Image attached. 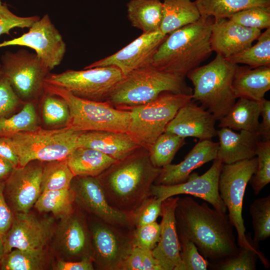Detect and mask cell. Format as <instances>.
I'll return each instance as SVG.
<instances>
[{"label":"cell","instance_id":"1","mask_svg":"<svg viewBox=\"0 0 270 270\" xmlns=\"http://www.w3.org/2000/svg\"><path fill=\"white\" fill-rule=\"evenodd\" d=\"M178 234H182L196 246L209 262H214L237 254L233 226L228 215L200 204L190 196L178 198L175 210Z\"/></svg>","mask_w":270,"mask_h":270},{"label":"cell","instance_id":"2","mask_svg":"<svg viewBox=\"0 0 270 270\" xmlns=\"http://www.w3.org/2000/svg\"><path fill=\"white\" fill-rule=\"evenodd\" d=\"M161 168L152 164L148 150L141 146L96 178L109 204L131 216L151 196V186Z\"/></svg>","mask_w":270,"mask_h":270},{"label":"cell","instance_id":"3","mask_svg":"<svg viewBox=\"0 0 270 270\" xmlns=\"http://www.w3.org/2000/svg\"><path fill=\"white\" fill-rule=\"evenodd\" d=\"M213 18H200L168 34L156 50L152 64L184 77L211 54L210 26Z\"/></svg>","mask_w":270,"mask_h":270},{"label":"cell","instance_id":"4","mask_svg":"<svg viewBox=\"0 0 270 270\" xmlns=\"http://www.w3.org/2000/svg\"><path fill=\"white\" fill-rule=\"evenodd\" d=\"M184 78L150 64L124 76L105 102L115 108L126 110L152 101L164 92L192 95V89Z\"/></svg>","mask_w":270,"mask_h":270},{"label":"cell","instance_id":"5","mask_svg":"<svg viewBox=\"0 0 270 270\" xmlns=\"http://www.w3.org/2000/svg\"><path fill=\"white\" fill-rule=\"evenodd\" d=\"M238 64L216 54L210 63L198 66L186 75L192 82V100L220 120L230 110L237 99L232 82Z\"/></svg>","mask_w":270,"mask_h":270},{"label":"cell","instance_id":"6","mask_svg":"<svg viewBox=\"0 0 270 270\" xmlns=\"http://www.w3.org/2000/svg\"><path fill=\"white\" fill-rule=\"evenodd\" d=\"M44 92L56 95L67 103L70 116L65 126L78 132L106 130L127 132L130 112L106 102L77 97L64 88L44 83Z\"/></svg>","mask_w":270,"mask_h":270},{"label":"cell","instance_id":"7","mask_svg":"<svg viewBox=\"0 0 270 270\" xmlns=\"http://www.w3.org/2000/svg\"><path fill=\"white\" fill-rule=\"evenodd\" d=\"M258 158L255 156L230 164H223L218 180L220 196L228 210L230 222L236 231L239 247L256 252L266 268L269 262L264 254L252 244L246 234L242 205L246 186L256 172Z\"/></svg>","mask_w":270,"mask_h":270},{"label":"cell","instance_id":"8","mask_svg":"<svg viewBox=\"0 0 270 270\" xmlns=\"http://www.w3.org/2000/svg\"><path fill=\"white\" fill-rule=\"evenodd\" d=\"M82 132L66 126L54 129L36 128L11 137L18 156V166L33 160L47 162L65 160L78 146Z\"/></svg>","mask_w":270,"mask_h":270},{"label":"cell","instance_id":"9","mask_svg":"<svg viewBox=\"0 0 270 270\" xmlns=\"http://www.w3.org/2000/svg\"><path fill=\"white\" fill-rule=\"evenodd\" d=\"M192 95L164 92L155 100L126 109L130 112L127 133L142 147L148 148L163 134L179 109Z\"/></svg>","mask_w":270,"mask_h":270},{"label":"cell","instance_id":"10","mask_svg":"<svg viewBox=\"0 0 270 270\" xmlns=\"http://www.w3.org/2000/svg\"><path fill=\"white\" fill-rule=\"evenodd\" d=\"M90 216L88 222L92 237L94 268L120 270L135 247L136 227L113 224Z\"/></svg>","mask_w":270,"mask_h":270},{"label":"cell","instance_id":"11","mask_svg":"<svg viewBox=\"0 0 270 270\" xmlns=\"http://www.w3.org/2000/svg\"><path fill=\"white\" fill-rule=\"evenodd\" d=\"M0 72L24 103L36 102L44 94L50 70L35 53L20 49L6 52L1 57Z\"/></svg>","mask_w":270,"mask_h":270},{"label":"cell","instance_id":"12","mask_svg":"<svg viewBox=\"0 0 270 270\" xmlns=\"http://www.w3.org/2000/svg\"><path fill=\"white\" fill-rule=\"evenodd\" d=\"M123 76L118 68L110 66L49 74L44 83L62 88L82 98L105 102L110 91Z\"/></svg>","mask_w":270,"mask_h":270},{"label":"cell","instance_id":"13","mask_svg":"<svg viewBox=\"0 0 270 270\" xmlns=\"http://www.w3.org/2000/svg\"><path fill=\"white\" fill-rule=\"evenodd\" d=\"M10 46L34 50L50 71L61 63L66 52V43L47 14L36 21L28 32L0 43V48Z\"/></svg>","mask_w":270,"mask_h":270},{"label":"cell","instance_id":"14","mask_svg":"<svg viewBox=\"0 0 270 270\" xmlns=\"http://www.w3.org/2000/svg\"><path fill=\"white\" fill-rule=\"evenodd\" d=\"M223 164L216 158L205 173L199 176L192 172L182 183L167 186L153 184L150 188V195L162 201L171 196L188 194L200 198L210 204L214 208L226 213V208L218 192V180Z\"/></svg>","mask_w":270,"mask_h":270},{"label":"cell","instance_id":"15","mask_svg":"<svg viewBox=\"0 0 270 270\" xmlns=\"http://www.w3.org/2000/svg\"><path fill=\"white\" fill-rule=\"evenodd\" d=\"M44 162L33 160L14 168L4 181V193L13 214L27 213L41 194Z\"/></svg>","mask_w":270,"mask_h":270},{"label":"cell","instance_id":"16","mask_svg":"<svg viewBox=\"0 0 270 270\" xmlns=\"http://www.w3.org/2000/svg\"><path fill=\"white\" fill-rule=\"evenodd\" d=\"M70 188L74 195V202L88 214L111 224L134 226L130 216L109 204L96 177L74 176Z\"/></svg>","mask_w":270,"mask_h":270},{"label":"cell","instance_id":"17","mask_svg":"<svg viewBox=\"0 0 270 270\" xmlns=\"http://www.w3.org/2000/svg\"><path fill=\"white\" fill-rule=\"evenodd\" d=\"M53 232L51 219L38 218L29 212L14 213L12 224L2 238L4 252L13 248L44 249Z\"/></svg>","mask_w":270,"mask_h":270},{"label":"cell","instance_id":"18","mask_svg":"<svg viewBox=\"0 0 270 270\" xmlns=\"http://www.w3.org/2000/svg\"><path fill=\"white\" fill-rule=\"evenodd\" d=\"M167 35L160 30L142 33L118 52L86 66L84 69L114 66L125 76L142 67L152 64L153 56Z\"/></svg>","mask_w":270,"mask_h":270},{"label":"cell","instance_id":"19","mask_svg":"<svg viewBox=\"0 0 270 270\" xmlns=\"http://www.w3.org/2000/svg\"><path fill=\"white\" fill-rule=\"evenodd\" d=\"M79 208V210L74 209L70 215L61 218L56 231V247L68 258L66 260L85 258L92 260V237L88 220Z\"/></svg>","mask_w":270,"mask_h":270},{"label":"cell","instance_id":"20","mask_svg":"<svg viewBox=\"0 0 270 270\" xmlns=\"http://www.w3.org/2000/svg\"><path fill=\"white\" fill-rule=\"evenodd\" d=\"M178 198L179 196H171L162 202L160 238L152 252L162 270H184L175 218Z\"/></svg>","mask_w":270,"mask_h":270},{"label":"cell","instance_id":"21","mask_svg":"<svg viewBox=\"0 0 270 270\" xmlns=\"http://www.w3.org/2000/svg\"><path fill=\"white\" fill-rule=\"evenodd\" d=\"M214 116L192 100L182 106L168 124L165 132L183 138L212 140L216 136Z\"/></svg>","mask_w":270,"mask_h":270},{"label":"cell","instance_id":"22","mask_svg":"<svg viewBox=\"0 0 270 270\" xmlns=\"http://www.w3.org/2000/svg\"><path fill=\"white\" fill-rule=\"evenodd\" d=\"M210 30L212 52L226 58L251 46L262 33L260 30L242 26L228 18H213Z\"/></svg>","mask_w":270,"mask_h":270},{"label":"cell","instance_id":"23","mask_svg":"<svg viewBox=\"0 0 270 270\" xmlns=\"http://www.w3.org/2000/svg\"><path fill=\"white\" fill-rule=\"evenodd\" d=\"M218 146V142L212 140H200L182 162L162 167L154 184L167 186L186 182L194 170L216 158Z\"/></svg>","mask_w":270,"mask_h":270},{"label":"cell","instance_id":"24","mask_svg":"<svg viewBox=\"0 0 270 270\" xmlns=\"http://www.w3.org/2000/svg\"><path fill=\"white\" fill-rule=\"evenodd\" d=\"M78 146L93 148L118 160L141 147L126 132L106 130L82 132Z\"/></svg>","mask_w":270,"mask_h":270},{"label":"cell","instance_id":"25","mask_svg":"<svg viewBox=\"0 0 270 270\" xmlns=\"http://www.w3.org/2000/svg\"><path fill=\"white\" fill-rule=\"evenodd\" d=\"M216 136L219 140L216 158L224 164L256 156L257 144L260 140L258 133L244 130L237 133L222 128L217 130Z\"/></svg>","mask_w":270,"mask_h":270},{"label":"cell","instance_id":"26","mask_svg":"<svg viewBox=\"0 0 270 270\" xmlns=\"http://www.w3.org/2000/svg\"><path fill=\"white\" fill-rule=\"evenodd\" d=\"M236 98L260 102L270 90V67L240 66L238 65L232 82Z\"/></svg>","mask_w":270,"mask_h":270},{"label":"cell","instance_id":"27","mask_svg":"<svg viewBox=\"0 0 270 270\" xmlns=\"http://www.w3.org/2000/svg\"><path fill=\"white\" fill-rule=\"evenodd\" d=\"M260 113V101L238 98L229 112L220 120L218 128L258 133Z\"/></svg>","mask_w":270,"mask_h":270},{"label":"cell","instance_id":"28","mask_svg":"<svg viewBox=\"0 0 270 270\" xmlns=\"http://www.w3.org/2000/svg\"><path fill=\"white\" fill-rule=\"evenodd\" d=\"M66 161L74 176L96 177L116 160L98 150L78 146Z\"/></svg>","mask_w":270,"mask_h":270},{"label":"cell","instance_id":"29","mask_svg":"<svg viewBox=\"0 0 270 270\" xmlns=\"http://www.w3.org/2000/svg\"><path fill=\"white\" fill-rule=\"evenodd\" d=\"M126 8L128 18L132 26L142 33L160 30L163 17L160 0H130Z\"/></svg>","mask_w":270,"mask_h":270},{"label":"cell","instance_id":"30","mask_svg":"<svg viewBox=\"0 0 270 270\" xmlns=\"http://www.w3.org/2000/svg\"><path fill=\"white\" fill-rule=\"evenodd\" d=\"M163 17L160 28L164 35L198 20L200 14L191 0H164Z\"/></svg>","mask_w":270,"mask_h":270},{"label":"cell","instance_id":"31","mask_svg":"<svg viewBox=\"0 0 270 270\" xmlns=\"http://www.w3.org/2000/svg\"><path fill=\"white\" fill-rule=\"evenodd\" d=\"M200 16L228 18L235 13L254 6H270V0H196Z\"/></svg>","mask_w":270,"mask_h":270},{"label":"cell","instance_id":"32","mask_svg":"<svg viewBox=\"0 0 270 270\" xmlns=\"http://www.w3.org/2000/svg\"><path fill=\"white\" fill-rule=\"evenodd\" d=\"M74 203L73 192L69 188L43 192L34 205L39 212H50L61 219L72 212Z\"/></svg>","mask_w":270,"mask_h":270},{"label":"cell","instance_id":"33","mask_svg":"<svg viewBox=\"0 0 270 270\" xmlns=\"http://www.w3.org/2000/svg\"><path fill=\"white\" fill-rule=\"evenodd\" d=\"M254 46L226 59L234 64H246L252 68L270 67V28L261 33Z\"/></svg>","mask_w":270,"mask_h":270},{"label":"cell","instance_id":"34","mask_svg":"<svg viewBox=\"0 0 270 270\" xmlns=\"http://www.w3.org/2000/svg\"><path fill=\"white\" fill-rule=\"evenodd\" d=\"M46 264L44 249L15 248L4 254L0 264L2 270H40Z\"/></svg>","mask_w":270,"mask_h":270},{"label":"cell","instance_id":"35","mask_svg":"<svg viewBox=\"0 0 270 270\" xmlns=\"http://www.w3.org/2000/svg\"><path fill=\"white\" fill-rule=\"evenodd\" d=\"M38 126L34 103L26 102L20 110L10 116L0 118V137L11 138L18 132Z\"/></svg>","mask_w":270,"mask_h":270},{"label":"cell","instance_id":"36","mask_svg":"<svg viewBox=\"0 0 270 270\" xmlns=\"http://www.w3.org/2000/svg\"><path fill=\"white\" fill-rule=\"evenodd\" d=\"M74 177L66 159L44 162L41 192L69 189Z\"/></svg>","mask_w":270,"mask_h":270},{"label":"cell","instance_id":"37","mask_svg":"<svg viewBox=\"0 0 270 270\" xmlns=\"http://www.w3.org/2000/svg\"><path fill=\"white\" fill-rule=\"evenodd\" d=\"M185 144V138L164 132L148 148L152 164L162 168L171 164L178 150Z\"/></svg>","mask_w":270,"mask_h":270},{"label":"cell","instance_id":"38","mask_svg":"<svg viewBox=\"0 0 270 270\" xmlns=\"http://www.w3.org/2000/svg\"><path fill=\"white\" fill-rule=\"evenodd\" d=\"M250 213L254 230L253 243L258 244L270 236V196L254 200Z\"/></svg>","mask_w":270,"mask_h":270},{"label":"cell","instance_id":"39","mask_svg":"<svg viewBox=\"0 0 270 270\" xmlns=\"http://www.w3.org/2000/svg\"><path fill=\"white\" fill-rule=\"evenodd\" d=\"M42 113L44 124L50 126H65L70 116L68 105L64 99L45 92L42 96Z\"/></svg>","mask_w":270,"mask_h":270},{"label":"cell","instance_id":"40","mask_svg":"<svg viewBox=\"0 0 270 270\" xmlns=\"http://www.w3.org/2000/svg\"><path fill=\"white\" fill-rule=\"evenodd\" d=\"M256 170L250 178V184L256 195L270 182V140H260L256 149Z\"/></svg>","mask_w":270,"mask_h":270},{"label":"cell","instance_id":"41","mask_svg":"<svg viewBox=\"0 0 270 270\" xmlns=\"http://www.w3.org/2000/svg\"><path fill=\"white\" fill-rule=\"evenodd\" d=\"M258 254L245 248L240 247L238 252L220 260L209 262L208 268L212 270H255Z\"/></svg>","mask_w":270,"mask_h":270},{"label":"cell","instance_id":"42","mask_svg":"<svg viewBox=\"0 0 270 270\" xmlns=\"http://www.w3.org/2000/svg\"><path fill=\"white\" fill-rule=\"evenodd\" d=\"M228 19L242 26L260 30L270 28V6H258L238 12Z\"/></svg>","mask_w":270,"mask_h":270},{"label":"cell","instance_id":"43","mask_svg":"<svg viewBox=\"0 0 270 270\" xmlns=\"http://www.w3.org/2000/svg\"><path fill=\"white\" fill-rule=\"evenodd\" d=\"M178 236L184 270H206L209 262L200 254L194 244L182 234Z\"/></svg>","mask_w":270,"mask_h":270},{"label":"cell","instance_id":"44","mask_svg":"<svg viewBox=\"0 0 270 270\" xmlns=\"http://www.w3.org/2000/svg\"><path fill=\"white\" fill-rule=\"evenodd\" d=\"M120 270H162L150 250L134 247Z\"/></svg>","mask_w":270,"mask_h":270},{"label":"cell","instance_id":"45","mask_svg":"<svg viewBox=\"0 0 270 270\" xmlns=\"http://www.w3.org/2000/svg\"><path fill=\"white\" fill-rule=\"evenodd\" d=\"M25 103L22 100L0 71V118L10 116L16 112Z\"/></svg>","mask_w":270,"mask_h":270},{"label":"cell","instance_id":"46","mask_svg":"<svg viewBox=\"0 0 270 270\" xmlns=\"http://www.w3.org/2000/svg\"><path fill=\"white\" fill-rule=\"evenodd\" d=\"M162 202L160 199L150 196L131 216L134 226L136 228L156 222L161 214Z\"/></svg>","mask_w":270,"mask_h":270},{"label":"cell","instance_id":"47","mask_svg":"<svg viewBox=\"0 0 270 270\" xmlns=\"http://www.w3.org/2000/svg\"><path fill=\"white\" fill-rule=\"evenodd\" d=\"M160 226L156 222L136 227L134 232L135 247L152 250L158 243Z\"/></svg>","mask_w":270,"mask_h":270},{"label":"cell","instance_id":"48","mask_svg":"<svg viewBox=\"0 0 270 270\" xmlns=\"http://www.w3.org/2000/svg\"><path fill=\"white\" fill-rule=\"evenodd\" d=\"M40 17L32 16H19L12 13L6 4L0 6V36L10 34V31L14 28H30Z\"/></svg>","mask_w":270,"mask_h":270},{"label":"cell","instance_id":"49","mask_svg":"<svg viewBox=\"0 0 270 270\" xmlns=\"http://www.w3.org/2000/svg\"><path fill=\"white\" fill-rule=\"evenodd\" d=\"M4 182H0V236L7 232L12 222L14 214L6 200L4 190Z\"/></svg>","mask_w":270,"mask_h":270},{"label":"cell","instance_id":"50","mask_svg":"<svg viewBox=\"0 0 270 270\" xmlns=\"http://www.w3.org/2000/svg\"><path fill=\"white\" fill-rule=\"evenodd\" d=\"M262 120L260 122L258 132L262 140H270V101L264 98L260 101V113Z\"/></svg>","mask_w":270,"mask_h":270},{"label":"cell","instance_id":"51","mask_svg":"<svg viewBox=\"0 0 270 270\" xmlns=\"http://www.w3.org/2000/svg\"><path fill=\"white\" fill-rule=\"evenodd\" d=\"M54 269L56 270H93L94 269L93 260L85 258L80 260H58Z\"/></svg>","mask_w":270,"mask_h":270},{"label":"cell","instance_id":"52","mask_svg":"<svg viewBox=\"0 0 270 270\" xmlns=\"http://www.w3.org/2000/svg\"><path fill=\"white\" fill-rule=\"evenodd\" d=\"M0 156L10 162L16 168L19 158L11 138L0 137Z\"/></svg>","mask_w":270,"mask_h":270},{"label":"cell","instance_id":"53","mask_svg":"<svg viewBox=\"0 0 270 270\" xmlns=\"http://www.w3.org/2000/svg\"><path fill=\"white\" fill-rule=\"evenodd\" d=\"M14 168L10 162L0 156V182H4Z\"/></svg>","mask_w":270,"mask_h":270},{"label":"cell","instance_id":"54","mask_svg":"<svg viewBox=\"0 0 270 270\" xmlns=\"http://www.w3.org/2000/svg\"><path fill=\"white\" fill-rule=\"evenodd\" d=\"M5 254L4 245L2 240L0 236V264Z\"/></svg>","mask_w":270,"mask_h":270},{"label":"cell","instance_id":"55","mask_svg":"<svg viewBox=\"0 0 270 270\" xmlns=\"http://www.w3.org/2000/svg\"><path fill=\"white\" fill-rule=\"evenodd\" d=\"M2 2H1V1L0 0V6H2Z\"/></svg>","mask_w":270,"mask_h":270},{"label":"cell","instance_id":"56","mask_svg":"<svg viewBox=\"0 0 270 270\" xmlns=\"http://www.w3.org/2000/svg\"></svg>","mask_w":270,"mask_h":270}]
</instances>
